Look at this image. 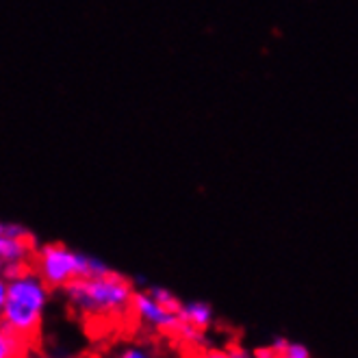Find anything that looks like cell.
Wrapping results in <instances>:
<instances>
[{
	"label": "cell",
	"instance_id": "cell-1",
	"mask_svg": "<svg viewBox=\"0 0 358 358\" xmlns=\"http://www.w3.org/2000/svg\"><path fill=\"white\" fill-rule=\"evenodd\" d=\"M135 289L137 287L120 271L109 269L96 276L76 278L66 289H61V293L70 313L83 324L96 328H120L131 324Z\"/></svg>",
	"mask_w": 358,
	"mask_h": 358
},
{
	"label": "cell",
	"instance_id": "cell-2",
	"mask_svg": "<svg viewBox=\"0 0 358 358\" xmlns=\"http://www.w3.org/2000/svg\"><path fill=\"white\" fill-rule=\"evenodd\" d=\"M5 282L7 298L0 322L17 336L37 345L55 291L37 276L33 267L11 273L5 278Z\"/></svg>",
	"mask_w": 358,
	"mask_h": 358
},
{
	"label": "cell",
	"instance_id": "cell-3",
	"mask_svg": "<svg viewBox=\"0 0 358 358\" xmlns=\"http://www.w3.org/2000/svg\"><path fill=\"white\" fill-rule=\"evenodd\" d=\"M178 306L180 300L165 287L135 289L131 304V324L150 339H165L176 343L182 330Z\"/></svg>",
	"mask_w": 358,
	"mask_h": 358
},
{
	"label": "cell",
	"instance_id": "cell-4",
	"mask_svg": "<svg viewBox=\"0 0 358 358\" xmlns=\"http://www.w3.org/2000/svg\"><path fill=\"white\" fill-rule=\"evenodd\" d=\"M31 267L52 291L66 289L70 282L83 276H96L111 267L98 257L83 255V252L66 243H44L35 248Z\"/></svg>",
	"mask_w": 358,
	"mask_h": 358
},
{
	"label": "cell",
	"instance_id": "cell-5",
	"mask_svg": "<svg viewBox=\"0 0 358 358\" xmlns=\"http://www.w3.org/2000/svg\"><path fill=\"white\" fill-rule=\"evenodd\" d=\"M180 313V322H182V330L178 336V350L185 348H194L200 343H206L208 332L215 328V310L206 302H180L178 306Z\"/></svg>",
	"mask_w": 358,
	"mask_h": 358
},
{
	"label": "cell",
	"instance_id": "cell-6",
	"mask_svg": "<svg viewBox=\"0 0 358 358\" xmlns=\"http://www.w3.org/2000/svg\"><path fill=\"white\" fill-rule=\"evenodd\" d=\"M35 237L33 239H17L0 235V276L7 278L11 273L31 267L35 255Z\"/></svg>",
	"mask_w": 358,
	"mask_h": 358
},
{
	"label": "cell",
	"instance_id": "cell-7",
	"mask_svg": "<svg viewBox=\"0 0 358 358\" xmlns=\"http://www.w3.org/2000/svg\"><path fill=\"white\" fill-rule=\"evenodd\" d=\"M180 358H250V350H245L239 343H200L194 348L180 350Z\"/></svg>",
	"mask_w": 358,
	"mask_h": 358
},
{
	"label": "cell",
	"instance_id": "cell-8",
	"mask_svg": "<svg viewBox=\"0 0 358 358\" xmlns=\"http://www.w3.org/2000/svg\"><path fill=\"white\" fill-rule=\"evenodd\" d=\"M0 358H35V343L17 336L0 322Z\"/></svg>",
	"mask_w": 358,
	"mask_h": 358
},
{
	"label": "cell",
	"instance_id": "cell-9",
	"mask_svg": "<svg viewBox=\"0 0 358 358\" xmlns=\"http://www.w3.org/2000/svg\"><path fill=\"white\" fill-rule=\"evenodd\" d=\"M257 352L263 358H313V354L308 352L306 345L289 341V339H276L269 345L257 348Z\"/></svg>",
	"mask_w": 358,
	"mask_h": 358
},
{
	"label": "cell",
	"instance_id": "cell-10",
	"mask_svg": "<svg viewBox=\"0 0 358 358\" xmlns=\"http://www.w3.org/2000/svg\"><path fill=\"white\" fill-rule=\"evenodd\" d=\"M113 358H159V354L148 336V339H133L120 343L113 352Z\"/></svg>",
	"mask_w": 358,
	"mask_h": 358
},
{
	"label": "cell",
	"instance_id": "cell-11",
	"mask_svg": "<svg viewBox=\"0 0 358 358\" xmlns=\"http://www.w3.org/2000/svg\"><path fill=\"white\" fill-rule=\"evenodd\" d=\"M0 235H7V237H17V239H33V233L17 222L11 220H0Z\"/></svg>",
	"mask_w": 358,
	"mask_h": 358
},
{
	"label": "cell",
	"instance_id": "cell-12",
	"mask_svg": "<svg viewBox=\"0 0 358 358\" xmlns=\"http://www.w3.org/2000/svg\"><path fill=\"white\" fill-rule=\"evenodd\" d=\"M5 298H7V282L0 276V315H3V308H5Z\"/></svg>",
	"mask_w": 358,
	"mask_h": 358
}]
</instances>
